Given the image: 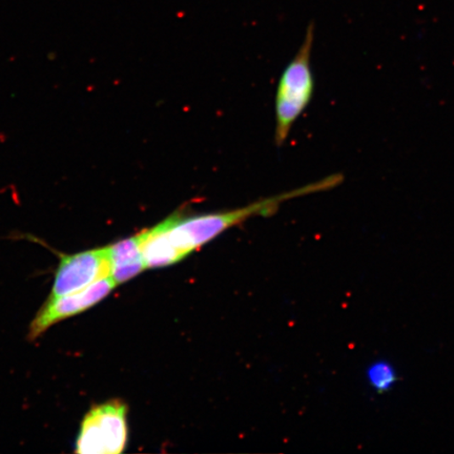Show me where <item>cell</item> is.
<instances>
[{"label": "cell", "instance_id": "6da1fadb", "mask_svg": "<svg viewBox=\"0 0 454 454\" xmlns=\"http://www.w3.org/2000/svg\"><path fill=\"white\" fill-rule=\"evenodd\" d=\"M337 176L319 183L305 186L303 189L286 192V194L275 196L263 200L249 204L235 211L212 213L194 217L181 218L174 215L164 220L168 234L172 238L175 246L184 254V257L194 252L195 249L204 246L214 238L223 234L230 227L240 224L244 220L259 215H270L275 212L280 204L312 192L327 190L338 184Z\"/></svg>", "mask_w": 454, "mask_h": 454}, {"label": "cell", "instance_id": "7a4b0ae2", "mask_svg": "<svg viewBox=\"0 0 454 454\" xmlns=\"http://www.w3.org/2000/svg\"><path fill=\"white\" fill-rule=\"evenodd\" d=\"M315 27L309 26L304 43L294 60L284 71L278 87L276 100V142L284 144L289 132L308 106L314 93V77L310 69V55L314 44Z\"/></svg>", "mask_w": 454, "mask_h": 454}, {"label": "cell", "instance_id": "3957f363", "mask_svg": "<svg viewBox=\"0 0 454 454\" xmlns=\"http://www.w3.org/2000/svg\"><path fill=\"white\" fill-rule=\"evenodd\" d=\"M127 405L115 400L85 414L76 441L79 454H119L128 442Z\"/></svg>", "mask_w": 454, "mask_h": 454}, {"label": "cell", "instance_id": "277c9868", "mask_svg": "<svg viewBox=\"0 0 454 454\" xmlns=\"http://www.w3.org/2000/svg\"><path fill=\"white\" fill-rule=\"evenodd\" d=\"M107 247L74 254H61L49 298L66 296L111 277Z\"/></svg>", "mask_w": 454, "mask_h": 454}, {"label": "cell", "instance_id": "5b68a950", "mask_svg": "<svg viewBox=\"0 0 454 454\" xmlns=\"http://www.w3.org/2000/svg\"><path fill=\"white\" fill-rule=\"evenodd\" d=\"M116 286L117 284L113 278L107 277L82 291L66 296L49 298L34 317L28 331V339L35 340L56 323L92 309L109 296Z\"/></svg>", "mask_w": 454, "mask_h": 454}, {"label": "cell", "instance_id": "8992f818", "mask_svg": "<svg viewBox=\"0 0 454 454\" xmlns=\"http://www.w3.org/2000/svg\"><path fill=\"white\" fill-rule=\"evenodd\" d=\"M138 238L146 270L166 268L185 258L175 246L164 221L140 232Z\"/></svg>", "mask_w": 454, "mask_h": 454}, {"label": "cell", "instance_id": "52a82bcc", "mask_svg": "<svg viewBox=\"0 0 454 454\" xmlns=\"http://www.w3.org/2000/svg\"><path fill=\"white\" fill-rule=\"evenodd\" d=\"M112 265L111 277L117 286L146 270L138 235L107 247Z\"/></svg>", "mask_w": 454, "mask_h": 454}, {"label": "cell", "instance_id": "ba28073f", "mask_svg": "<svg viewBox=\"0 0 454 454\" xmlns=\"http://www.w3.org/2000/svg\"><path fill=\"white\" fill-rule=\"evenodd\" d=\"M367 381L378 394L386 393L394 387L397 381L395 369L387 361H377L368 367Z\"/></svg>", "mask_w": 454, "mask_h": 454}]
</instances>
